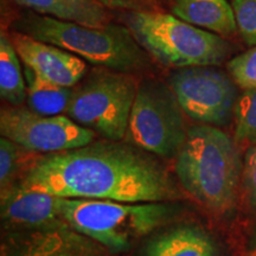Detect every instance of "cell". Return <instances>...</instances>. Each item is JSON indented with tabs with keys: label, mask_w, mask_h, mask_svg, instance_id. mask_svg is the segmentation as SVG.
<instances>
[{
	"label": "cell",
	"mask_w": 256,
	"mask_h": 256,
	"mask_svg": "<svg viewBox=\"0 0 256 256\" xmlns=\"http://www.w3.org/2000/svg\"><path fill=\"white\" fill-rule=\"evenodd\" d=\"M238 30L243 40L250 46H256V0H232Z\"/></svg>",
	"instance_id": "cell-21"
},
{
	"label": "cell",
	"mask_w": 256,
	"mask_h": 256,
	"mask_svg": "<svg viewBox=\"0 0 256 256\" xmlns=\"http://www.w3.org/2000/svg\"><path fill=\"white\" fill-rule=\"evenodd\" d=\"M138 92L128 72L100 68L74 90L66 116L107 140L126 138L130 112Z\"/></svg>",
	"instance_id": "cell-6"
},
{
	"label": "cell",
	"mask_w": 256,
	"mask_h": 256,
	"mask_svg": "<svg viewBox=\"0 0 256 256\" xmlns=\"http://www.w3.org/2000/svg\"><path fill=\"white\" fill-rule=\"evenodd\" d=\"M142 256H218L212 240L206 232L194 226L170 229L152 240Z\"/></svg>",
	"instance_id": "cell-13"
},
{
	"label": "cell",
	"mask_w": 256,
	"mask_h": 256,
	"mask_svg": "<svg viewBox=\"0 0 256 256\" xmlns=\"http://www.w3.org/2000/svg\"><path fill=\"white\" fill-rule=\"evenodd\" d=\"M92 240L72 229L34 232L23 254L25 256H101Z\"/></svg>",
	"instance_id": "cell-15"
},
{
	"label": "cell",
	"mask_w": 256,
	"mask_h": 256,
	"mask_svg": "<svg viewBox=\"0 0 256 256\" xmlns=\"http://www.w3.org/2000/svg\"><path fill=\"white\" fill-rule=\"evenodd\" d=\"M107 8H124L140 11L142 0H96Z\"/></svg>",
	"instance_id": "cell-23"
},
{
	"label": "cell",
	"mask_w": 256,
	"mask_h": 256,
	"mask_svg": "<svg viewBox=\"0 0 256 256\" xmlns=\"http://www.w3.org/2000/svg\"><path fill=\"white\" fill-rule=\"evenodd\" d=\"M241 182L246 203L256 212V144L249 146L244 154Z\"/></svg>",
	"instance_id": "cell-22"
},
{
	"label": "cell",
	"mask_w": 256,
	"mask_h": 256,
	"mask_svg": "<svg viewBox=\"0 0 256 256\" xmlns=\"http://www.w3.org/2000/svg\"><path fill=\"white\" fill-rule=\"evenodd\" d=\"M60 197L30 191L18 183L0 191V214L4 226L34 232L70 229L60 212Z\"/></svg>",
	"instance_id": "cell-10"
},
{
	"label": "cell",
	"mask_w": 256,
	"mask_h": 256,
	"mask_svg": "<svg viewBox=\"0 0 256 256\" xmlns=\"http://www.w3.org/2000/svg\"><path fill=\"white\" fill-rule=\"evenodd\" d=\"M0 95L2 100L14 107H20L28 98L19 56L4 31L0 34Z\"/></svg>",
	"instance_id": "cell-17"
},
{
	"label": "cell",
	"mask_w": 256,
	"mask_h": 256,
	"mask_svg": "<svg viewBox=\"0 0 256 256\" xmlns=\"http://www.w3.org/2000/svg\"><path fill=\"white\" fill-rule=\"evenodd\" d=\"M28 78V108L34 113L56 116L66 114L75 88L62 87L40 78L25 66Z\"/></svg>",
	"instance_id": "cell-16"
},
{
	"label": "cell",
	"mask_w": 256,
	"mask_h": 256,
	"mask_svg": "<svg viewBox=\"0 0 256 256\" xmlns=\"http://www.w3.org/2000/svg\"><path fill=\"white\" fill-rule=\"evenodd\" d=\"M170 87L184 114L202 124L220 127L234 115L236 88L228 75L211 66H188L174 72Z\"/></svg>",
	"instance_id": "cell-9"
},
{
	"label": "cell",
	"mask_w": 256,
	"mask_h": 256,
	"mask_svg": "<svg viewBox=\"0 0 256 256\" xmlns=\"http://www.w3.org/2000/svg\"><path fill=\"white\" fill-rule=\"evenodd\" d=\"M18 184L70 200L164 203L179 197L168 171L151 153L113 140L36 156Z\"/></svg>",
	"instance_id": "cell-1"
},
{
	"label": "cell",
	"mask_w": 256,
	"mask_h": 256,
	"mask_svg": "<svg viewBox=\"0 0 256 256\" xmlns=\"http://www.w3.org/2000/svg\"><path fill=\"white\" fill-rule=\"evenodd\" d=\"M58 206L70 229L114 252L130 249L171 215V208L164 203L60 198Z\"/></svg>",
	"instance_id": "cell-4"
},
{
	"label": "cell",
	"mask_w": 256,
	"mask_h": 256,
	"mask_svg": "<svg viewBox=\"0 0 256 256\" xmlns=\"http://www.w3.org/2000/svg\"><path fill=\"white\" fill-rule=\"evenodd\" d=\"M183 114L170 86L142 82L130 112L127 142L160 158H176L188 136Z\"/></svg>",
	"instance_id": "cell-7"
},
{
	"label": "cell",
	"mask_w": 256,
	"mask_h": 256,
	"mask_svg": "<svg viewBox=\"0 0 256 256\" xmlns=\"http://www.w3.org/2000/svg\"><path fill=\"white\" fill-rule=\"evenodd\" d=\"M176 174L188 196L215 212L232 210L242 177L236 142L220 128L197 124L176 156Z\"/></svg>",
	"instance_id": "cell-2"
},
{
	"label": "cell",
	"mask_w": 256,
	"mask_h": 256,
	"mask_svg": "<svg viewBox=\"0 0 256 256\" xmlns=\"http://www.w3.org/2000/svg\"><path fill=\"white\" fill-rule=\"evenodd\" d=\"M235 142L256 144V89H244L234 107Z\"/></svg>",
	"instance_id": "cell-19"
},
{
	"label": "cell",
	"mask_w": 256,
	"mask_h": 256,
	"mask_svg": "<svg viewBox=\"0 0 256 256\" xmlns=\"http://www.w3.org/2000/svg\"><path fill=\"white\" fill-rule=\"evenodd\" d=\"M124 23L139 46L166 66H216L229 52L228 43L218 34L174 14L133 11L124 16Z\"/></svg>",
	"instance_id": "cell-5"
},
{
	"label": "cell",
	"mask_w": 256,
	"mask_h": 256,
	"mask_svg": "<svg viewBox=\"0 0 256 256\" xmlns=\"http://www.w3.org/2000/svg\"><path fill=\"white\" fill-rule=\"evenodd\" d=\"M18 144L2 136L0 139V191L18 183L36 156Z\"/></svg>",
	"instance_id": "cell-18"
},
{
	"label": "cell",
	"mask_w": 256,
	"mask_h": 256,
	"mask_svg": "<svg viewBox=\"0 0 256 256\" xmlns=\"http://www.w3.org/2000/svg\"><path fill=\"white\" fill-rule=\"evenodd\" d=\"M22 28L34 40L52 44L100 68L132 72L147 66L146 54L127 26H89L49 16H28Z\"/></svg>",
	"instance_id": "cell-3"
},
{
	"label": "cell",
	"mask_w": 256,
	"mask_h": 256,
	"mask_svg": "<svg viewBox=\"0 0 256 256\" xmlns=\"http://www.w3.org/2000/svg\"><path fill=\"white\" fill-rule=\"evenodd\" d=\"M228 70L240 87L256 89V46L228 63Z\"/></svg>",
	"instance_id": "cell-20"
},
{
	"label": "cell",
	"mask_w": 256,
	"mask_h": 256,
	"mask_svg": "<svg viewBox=\"0 0 256 256\" xmlns=\"http://www.w3.org/2000/svg\"><path fill=\"white\" fill-rule=\"evenodd\" d=\"M14 256H25V255L23 254V252H22V254H19V255H14Z\"/></svg>",
	"instance_id": "cell-25"
},
{
	"label": "cell",
	"mask_w": 256,
	"mask_h": 256,
	"mask_svg": "<svg viewBox=\"0 0 256 256\" xmlns=\"http://www.w3.org/2000/svg\"><path fill=\"white\" fill-rule=\"evenodd\" d=\"M171 8L177 18L220 36L238 31L232 6L226 0H174Z\"/></svg>",
	"instance_id": "cell-12"
},
{
	"label": "cell",
	"mask_w": 256,
	"mask_h": 256,
	"mask_svg": "<svg viewBox=\"0 0 256 256\" xmlns=\"http://www.w3.org/2000/svg\"><path fill=\"white\" fill-rule=\"evenodd\" d=\"M43 16L89 26H104L110 22L107 8L96 0H14Z\"/></svg>",
	"instance_id": "cell-14"
},
{
	"label": "cell",
	"mask_w": 256,
	"mask_h": 256,
	"mask_svg": "<svg viewBox=\"0 0 256 256\" xmlns=\"http://www.w3.org/2000/svg\"><path fill=\"white\" fill-rule=\"evenodd\" d=\"M0 133L2 136L37 154L78 148L95 139V132L80 126L66 115L46 116L22 106L2 108Z\"/></svg>",
	"instance_id": "cell-8"
},
{
	"label": "cell",
	"mask_w": 256,
	"mask_h": 256,
	"mask_svg": "<svg viewBox=\"0 0 256 256\" xmlns=\"http://www.w3.org/2000/svg\"><path fill=\"white\" fill-rule=\"evenodd\" d=\"M250 249H252V256H256V230H255V232H254V236H252Z\"/></svg>",
	"instance_id": "cell-24"
},
{
	"label": "cell",
	"mask_w": 256,
	"mask_h": 256,
	"mask_svg": "<svg viewBox=\"0 0 256 256\" xmlns=\"http://www.w3.org/2000/svg\"><path fill=\"white\" fill-rule=\"evenodd\" d=\"M12 43L25 66L54 84L74 88L87 70L81 57L25 34H14Z\"/></svg>",
	"instance_id": "cell-11"
}]
</instances>
